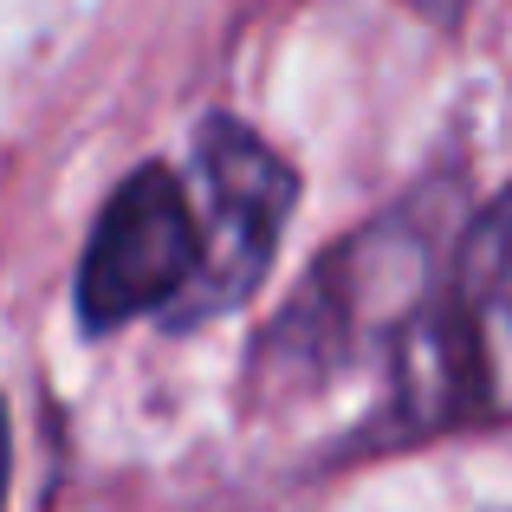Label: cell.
I'll use <instances>...</instances> for the list:
<instances>
[{
	"label": "cell",
	"instance_id": "cell-1",
	"mask_svg": "<svg viewBox=\"0 0 512 512\" xmlns=\"http://www.w3.org/2000/svg\"><path fill=\"white\" fill-rule=\"evenodd\" d=\"M195 182H201V266L188 292L169 305L175 325H201L240 305L260 273L273 266L279 227L299 201V175L279 163L253 130L234 117H208L195 137Z\"/></svg>",
	"mask_w": 512,
	"mask_h": 512
},
{
	"label": "cell",
	"instance_id": "cell-2",
	"mask_svg": "<svg viewBox=\"0 0 512 512\" xmlns=\"http://www.w3.org/2000/svg\"><path fill=\"white\" fill-rule=\"evenodd\" d=\"M201 266V214L163 163H143L104 201L78 266L85 331H117L143 312H169Z\"/></svg>",
	"mask_w": 512,
	"mask_h": 512
},
{
	"label": "cell",
	"instance_id": "cell-3",
	"mask_svg": "<svg viewBox=\"0 0 512 512\" xmlns=\"http://www.w3.org/2000/svg\"><path fill=\"white\" fill-rule=\"evenodd\" d=\"M402 7H415L422 20H435V26H454V20H461V7H467V0H402Z\"/></svg>",
	"mask_w": 512,
	"mask_h": 512
},
{
	"label": "cell",
	"instance_id": "cell-4",
	"mask_svg": "<svg viewBox=\"0 0 512 512\" xmlns=\"http://www.w3.org/2000/svg\"><path fill=\"white\" fill-rule=\"evenodd\" d=\"M7 474H13V448H7V409H0V506H7Z\"/></svg>",
	"mask_w": 512,
	"mask_h": 512
}]
</instances>
